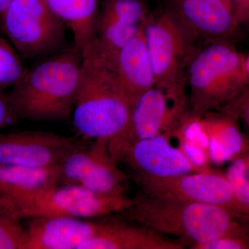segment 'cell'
<instances>
[{
	"label": "cell",
	"instance_id": "obj_1",
	"mask_svg": "<svg viewBox=\"0 0 249 249\" xmlns=\"http://www.w3.org/2000/svg\"><path fill=\"white\" fill-rule=\"evenodd\" d=\"M82 52L73 44L37 60L7 93L18 120L71 119L79 87Z\"/></svg>",
	"mask_w": 249,
	"mask_h": 249
},
{
	"label": "cell",
	"instance_id": "obj_2",
	"mask_svg": "<svg viewBox=\"0 0 249 249\" xmlns=\"http://www.w3.org/2000/svg\"><path fill=\"white\" fill-rule=\"evenodd\" d=\"M121 213L129 222L189 247L249 229V217L230 210L143 193L132 198Z\"/></svg>",
	"mask_w": 249,
	"mask_h": 249
},
{
	"label": "cell",
	"instance_id": "obj_3",
	"mask_svg": "<svg viewBox=\"0 0 249 249\" xmlns=\"http://www.w3.org/2000/svg\"><path fill=\"white\" fill-rule=\"evenodd\" d=\"M79 87L72 119L85 138L110 139L124 128L132 103L96 37L81 49Z\"/></svg>",
	"mask_w": 249,
	"mask_h": 249
},
{
	"label": "cell",
	"instance_id": "obj_4",
	"mask_svg": "<svg viewBox=\"0 0 249 249\" xmlns=\"http://www.w3.org/2000/svg\"><path fill=\"white\" fill-rule=\"evenodd\" d=\"M222 40L195 46L188 59V111L198 119L220 110L249 86L246 57Z\"/></svg>",
	"mask_w": 249,
	"mask_h": 249
},
{
	"label": "cell",
	"instance_id": "obj_5",
	"mask_svg": "<svg viewBox=\"0 0 249 249\" xmlns=\"http://www.w3.org/2000/svg\"><path fill=\"white\" fill-rule=\"evenodd\" d=\"M130 203L127 196H104L79 185L59 183L17 200L0 199V212L19 221L40 217L91 219L121 213Z\"/></svg>",
	"mask_w": 249,
	"mask_h": 249
},
{
	"label": "cell",
	"instance_id": "obj_6",
	"mask_svg": "<svg viewBox=\"0 0 249 249\" xmlns=\"http://www.w3.org/2000/svg\"><path fill=\"white\" fill-rule=\"evenodd\" d=\"M143 31L156 86L188 104L187 65L196 40L168 9L157 16L149 14Z\"/></svg>",
	"mask_w": 249,
	"mask_h": 249
},
{
	"label": "cell",
	"instance_id": "obj_7",
	"mask_svg": "<svg viewBox=\"0 0 249 249\" xmlns=\"http://www.w3.org/2000/svg\"><path fill=\"white\" fill-rule=\"evenodd\" d=\"M0 29L22 58L38 60L66 47V24L45 0H13Z\"/></svg>",
	"mask_w": 249,
	"mask_h": 249
},
{
	"label": "cell",
	"instance_id": "obj_8",
	"mask_svg": "<svg viewBox=\"0 0 249 249\" xmlns=\"http://www.w3.org/2000/svg\"><path fill=\"white\" fill-rule=\"evenodd\" d=\"M187 111L188 104L178 102L159 87L147 89L132 103L124 128L108 141L113 160L119 163L135 142L173 130Z\"/></svg>",
	"mask_w": 249,
	"mask_h": 249
},
{
	"label": "cell",
	"instance_id": "obj_9",
	"mask_svg": "<svg viewBox=\"0 0 249 249\" xmlns=\"http://www.w3.org/2000/svg\"><path fill=\"white\" fill-rule=\"evenodd\" d=\"M133 179L145 194L219 206L249 217V208L239 200L226 173L209 170L168 178Z\"/></svg>",
	"mask_w": 249,
	"mask_h": 249
},
{
	"label": "cell",
	"instance_id": "obj_10",
	"mask_svg": "<svg viewBox=\"0 0 249 249\" xmlns=\"http://www.w3.org/2000/svg\"><path fill=\"white\" fill-rule=\"evenodd\" d=\"M74 139L44 131L0 134V165L46 168L58 165L78 145Z\"/></svg>",
	"mask_w": 249,
	"mask_h": 249
},
{
	"label": "cell",
	"instance_id": "obj_11",
	"mask_svg": "<svg viewBox=\"0 0 249 249\" xmlns=\"http://www.w3.org/2000/svg\"><path fill=\"white\" fill-rule=\"evenodd\" d=\"M173 130L135 142L119 163L130 170L133 178H163L198 172L178 146L170 142Z\"/></svg>",
	"mask_w": 249,
	"mask_h": 249
},
{
	"label": "cell",
	"instance_id": "obj_12",
	"mask_svg": "<svg viewBox=\"0 0 249 249\" xmlns=\"http://www.w3.org/2000/svg\"><path fill=\"white\" fill-rule=\"evenodd\" d=\"M167 9L196 42L224 40L237 29L229 0H168Z\"/></svg>",
	"mask_w": 249,
	"mask_h": 249
},
{
	"label": "cell",
	"instance_id": "obj_13",
	"mask_svg": "<svg viewBox=\"0 0 249 249\" xmlns=\"http://www.w3.org/2000/svg\"><path fill=\"white\" fill-rule=\"evenodd\" d=\"M147 0H104L96 37L105 55L114 62L121 48L142 27L148 16Z\"/></svg>",
	"mask_w": 249,
	"mask_h": 249
},
{
	"label": "cell",
	"instance_id": "obj_14",
	"mask_svg": "<svg viewBox=\"0 0 249 249\" xmlns=\"http://www.w3.org/2000/svg\"><path fill=\"white\" fill-rule=\"evenodd\" d=\"M182 241L134 222L98 221L92 238L80 249H183Z\"/></svg>",
	"mask_w": 249,
	"mask_h": 249
},
{
	"label": "cell",
	"instance_id": "obj_15",
	"mask_svg": "<svg viewBox=\"0 0 249 249\" xmlns=\"http://www.w3.org/2000/svg\"><path fill=\"white\" fill-rule=\"evenodd\" d=\"M98 221L70 217L30 219L26 249H80L92 238Z\"/></svg>",
	"mask_w": 249,
	"mask_h": 249
},
{
	"label": "cell",
	"instance_id": "obj_16",
	"mask_svg": "<svg viewBox=\"0 0 249 249\" xmlns=\"http://www.w3.org/2000/svg\"><path fill=\"white\" fill-rule=\"evenodd\" d=\"M114 63L116 75L132 104L142 93L155 86L143 24L119 51Z\"/></svg>",
	"mask_w": 249,
	"mask_h": 249
},
{
	"label": "cell",
	"instance_id": "obj_17",
	"mask_svg": "<svg viewBox=\"0 0 249 249\" xmlns=\"http://www.w3.org/2000/svg\"><path fill=\"white\" fill-rule=\"evenodd\" d=\"M109 139H93L79 186L104 196H126L127 176L113 160L108 148Z\"/></svg>",
	"mask_w": 249,
	"mask_h": 249
},
{
	"label": "cell",
	"instance_id": "obj_18",
	"mask_svg": "<svg viewBox=\"0 0 249 249\" xmlns=\"http://www.w3.org/2000/svg\"><path fill=\"white\" fill-rule=\"evenodd\" d=\"M237 120V116L223 111H211L201 118L211 163H230L249 148V138L241 131Z\"/></svg>",
	"mask_w": 249,
	"mask_h": 249
},
{
	"label": "cell",
	"instance_id": "obj_19",
	"mask_svg": "<svg viewBox=\"0 0 249 249\" xmlns=\"http://www.w3.org/2000/svg\"><path fill=\"white\" fill-rule=\"evenodd\" d=\"M59 184V166L0 165V199L17 200Z\"/></svg>",
	"mask_w": 249,
	"mask_h": 249
},
{
	"label": "cell",
	"instance_id": "obj_20",
	"mask_svg": "<svg viewBox=\"0 0 249 249\" xmlns=\"http://www.w3.org/2000/svg\"><path fill=\"white\" fill-rule=\"evenodd\" d=\"M51 10L71 31L74 45L81 49L96 37L101 0H45Z\"/></svg>",
	"mask_w": 249,
	"mask_h": 249
},
{
	"label": "cell",
	"instance_id": "obj_21",
	"mask_svg": "<svg viewBox=\"0 0 249 249\" xmlns=\"http://www.w3.org/2000/svg\"><path fill=\"white\" fill-rule=\"evenodd\" d=\"M27 69L14 46L0 37V91L12 88L22 78Z\"/></svg>",
	"mask_w": 249,
	"mask_h": 249
},
{
	"label": "cell",
	"instance_id": "obj_22",
	"mask_svg": "<svg viewBox=\"0 0 249 249\" xmlns=\"http://www.w3.org/2000/svg\"><path fill=\"white\" fill-rule=\"evenodd\" d=\"M225 173L239 200L249 209V148L230 162Z\"/></svg>",
	"mask_w": 249,
	"mask_h": 249
},
{
	"label": "cell",
	"instance_id": "obj_23",
	"mask_svg": "<svg viewBox=\"0 0 249 249\" xmlns=\"http://www.w3.org/2000/svg\"><path fill=\"white\" fill-rule=\"evenodd\" d=\"M27 229L19 221L0 212V249H26Z\"/></svg>",
	"mask_w": 249,
	"mask_h": 249
},
{
	"label": "cell",
	"instance_id": "obj_24",
	"mask_svg": "<svg viewBox=\"0 0 249 249\" xmlns=\"http://www.w3.org/2000/svg\"><path fill=\"white\" fill-rule=\"evenodd\" d=\"M173 134L178 139V148L192 164L196 167L198 172L210 170V163L211 161L207 150L183 137Z\"/></svg>",
	"mask_w": 249,
	"mask_h": 249
},
{
	"label": "cell",
	"instance_id": "obj_25",
	"mask_svg": "<svg viewBox=\"0 0 249 249\" xmlns=\"http://www.w3.org/2000/svg\"><path fill=\"white\" fill-rule=\"evenodd\" d=\"M192 249H249V229L204 243L190 246Z\"/></svg>",
	"mask_w": 249,
	"mask_h": 249
},
{
	"label": "cell",
	"instance_id": "obj_26",
	"mask_svg": "<svg viewBox=\"0 0 249 249\" xmlns=\"http://www.w3.org/2000/svg\"><path fill=\"white\" fill-rule=\"evenodd\" d=\"M219 111H226L241 119L249 130V86H247L231 102Z\"/></svg>",
	"mask_w": 249,
	"mask_h": 249
},
{
	"label": "cell",
	"instance_id": "obj_27",
	"mask_svg": "<svg viewBox=\"0 0 249 249\" xmlns=\"http://www.w3.org/2000/svg\"><path fill=\"white\" fill-rule=\"evenodd\" d=\"M232 7L237 27H244L249 29V0H235Z\"/></svg>",
	"mask_w": 249,
	"mask_h": 249
},
{
	"label": "cell",
	"instance_id": "obj_28",
	"mask_svg": "<svg viewBox=\"0 0 249 249\" xmlns=\"http://www.w3.org/2000/svg\"><path fill=\"white\" fill-rule=\"evenodd\" d=\"M14 111L10 105L7 93L0 91V129L16 122Z\"/></svg>",
	"mask_w": 249,
	"mask_h": 249
},
{
	"label": "cell",
	"instance_id": "obj_29",
	"mask_svg": "<svg viewBox=\"0 0 249 249\" xmlns=\"http://www.w3.org/2000/svg\"><path fill=\"white\" fill-rule=\"evenodd\" d=\"M13 0H0V18Z\"/></svg>",
	"mask_w": 249,
	"mask_h": 249
},
{
	"label": "cell",
	"instance_id": "obj_30",
	"mask_svg": "<svg viewBox=\"0 0 249 249\" xmlns=\"http://www.w3.org/2000/svg\"><path fill=\"white\" fill-rule=\"evenodd\" d=\"M246 68H247V77H248V82L249 86V55L246 57Z\"/></svg>",
	"mask_w": 249,
	"mask_h": 249
},
{
	"label": "cell",
	"instance_id": "obj_31",
	"mask_svg": "<svg viewBox=\"0 0 249 249\" xmlns=\"http://www.w3.org/2000/svg\"><path fill=\"white\" fill-rule=\"evenodd\" d=\"M229 1H231L232 3H233L235 0H229Z\"/></svg>",
	"mask_w": 249,
	"mask_h": 249
}]
</instances>
